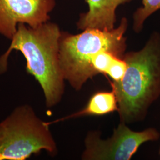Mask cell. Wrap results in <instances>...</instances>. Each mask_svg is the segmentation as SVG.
I'll list each match as a JSON object with an SVG mask.
<instances>
[{"label":"cell","mask_w":160,"mask_h":160,"mask_svg":"<svg viewBox=\"0 0 160 160\" xmlns=\"http://www.w3.org/2000/svg\"><path fill=\"white\" fill-rule=\"evenodd\" d=\"M118 110V100L116 94L112 89L111 91H100L94 93L90 97L86 107L72 114H69L62 118L47 122L50 126L54 123L73 118L83 116H100L113 113Z\"/></svg>","instance_id":"ba28073f"},{"label":"cell","mask_w":160,"mask_h":160,"mask_svg":"<svg viewBox=\"0 0 160 160\" xmlns=\"http://www.w3.org/2000/svg\"><path fill=\"white\" fill-rule=\"evenodd\" d=\"M126 72L119 82H110L118 100L120 122L144 120L160 97V33H152L138 51L125 53Z\"/></svg>","instance_id":"7a4b0ae2"},{"label":"cell","mask_w":160,"mask_h":160,"mask_svg":"<svg viewBox=\"0 0 160 160\" xmlns=\"http://www.w3.org/2000/svg\"><path fill=\"white\" fill-rule=\"evenodd\" d=\"M127 69L125 61L123 58H116L111 64L106 75L114 82H119L123 78Z\"/></svg>","instance_id":"8fae6325"},{"label":"cell","mask_w":160,"mask_h":160,"mask_svg":"<svg viewBox=\"0 0 160 160\" xmlns=\"http://www.w3.org/2000/svg\"><path fill=\"white\" fill-rule=\"evenodd\" d=\"M131 0H86L88 11L81 14L78 29L111 30L115 28L116 11L119 6Z\"/></svg>","instance_id":"52a82bcc"},{"label":"cell","mask_w":160,"mask_h":160,"mask_svg":"<svg viewBox=\"0 0 160 160\" xmlns=\"http://www.w3.org/2000/svg\"><path fill=\"white\" fill-rule=\"evenodd\" d=\"M62 31L55 23L48 22L37 28L19 23L7 51L0 57V75L8 69V58L14 50L26 60V71L39 82L47 108L57 106L63 97L65 81L59 59Z\"/></svg>","instance_id":"6da1fadb"},{"label":"cell","mask_w":160,"mask_h":160,"mask_svg":"<svg viewBox=\"0 0 160 160\" xmlns=\"http://www.w3.org/2000/svg\"><path fill=\"white\" fill-rule=\"evenodd\" d=\"M160 9V0H142V6L133 15V30L139 33L143 28L145 20Z\"/></svg>","instance_id":"9c48e42d"},{"label":"cell","mask_w":160,"mask_h":160,"mask_svg":"<svg viewBox=\"0 0 160 160\" xmlns=\"http://www.w3.org/2000/svg\"></svg>","instance_id":"7c38bea8"},{"label":"cell","mask_w":160,"mask_h":160,"mask_svg":"<svg viewBox=\"0 0 160 160\" xmlns=\"http://www.w3.org/2000/svg\"><path fill=\"white\" fill-rule=\"evenodd\" d=\"M128 23L125 17L111 30L86 29L77 34L61 32L59 59L63 78L75 91L82 89L86 82L97 75L91 65L96 54L102 51L123 58L126 49L125 36Z\"/></svg>","instance_id":"3957f363"},{"label":"cell","mask_w":160,"mask_h":160,"mask_svg":"<svg viewBox=\"0 0 160 160\" xmlns=\"http://www.w3.org/2000/svg\"><path fill=\"white\" fill-rule=\"evenodd\" d=\"M160 132L154 128L134 131L128 124L119 122L110 137L103 139L99 131L88 132L84 139L82 160H130L145 142L156 141Z\"/></svg>","instance_id":"5b68a950"},{"label":"cell","mask_w":160,"mask_h":160,"mask_svg":"<svg viewBox=\"0 0 160 160\" xmlns=\"http://www.w3.org/2000/svg\"><path fill=\"white\" fill-rule=\"evenodd\" d=\"M116 58L118 57L107 51H102L96 54L91 60L92 68L96 74L106 75L111 64Z\"/></svg>","instance_id":"30bf717a"},{"label":"cell","mask_w":160,"mask_h":160,"mask_svg":"<svg viewBox=\"0 0 160 160\" xmlns=\"http://www.w3.org/2000/svg\"><path fill=\"white\" fill-rule=\"evenodd\" d=\"M55 0H0V34L11 40L19 23L37 28L50 20Z\"/></svg>","instance_id":"8992f818"},{"label":"cell","mask_w":160,"mask_h":160,"mask_svg":"<svg viewBox=\"0 0 160 160\" xmlns=\"http://www.w3.org/2000/svg\"><path fill=\"white\" fill-rule=\"evenodd\" d=\"M42 151L58 152L49 126L30 105L18 106L0 123V160H25Z\"/></svg>","instance_id":"277c9868"}]
</instances>
